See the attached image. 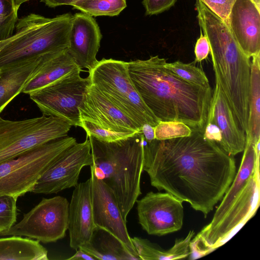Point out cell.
Segmentation results:
<instances>
[{"instance_id": "obj_29", "label": "cell", "mask_w": 260, "mask_h": 260, "mask_svg": "<svg viewBox=\"0 0 260 260\" xmlns=\"http://www.w3.org/2000/svg\"><path fill=\"white\" fill-rule=\"evenodd\" d=\"M192 129L185 123L175 121H159L154 126L155 139L166 140L190 135Z\"/></svg>"}, {"instance_id": "obj_40", "label": "cell", "mask_w": 260, "mask_h": 260, "mask_svg": "<svg viewBox=\"0 0 260 260\" xmlns=\"http://www.w3.org/2000/svg\"><path fill=\"white\" fill-rule=\"evenodd\" d=\"M3 47V44L2 42H0V50L2 49V48Z\"/></svg>"}, {"instance_id": "obj_10", "label": "cell", "mask_w": 260, "mask_h": 260, "mask_svg": "<svg viewBox=\"0 0 260 260\" xmlns=\"http://www.w3.org/2000/svg\"><path fill=\"white\" fill-rule=\"evenodd\" d=\"M69 203L61 196L43 198L24 214L22 219L1 236H19L44 243L55 242L66 236Z\"/></svg>"}, {"instance_id": "obj_12", "label": "cell", "mask_w": 260, "mask_h": 260, "mask_svg": "<svg viewBox=\"0 0 260 260\" xmlns=\"http://www.w3.org/2000/svg\"><path fill=\"white\" fill-rule=\"evenodd\" d=\"M182 202L167 192H149L136 202L139 222L149 235L163 236L178 231L183 225Z\"/></svg>"}, {"instance_id": "obj_11", "label": "cell", "mask_w": 260, "mask_h": 260, "mask_svg": "<svg viewBox=\"0 0 260 260\" xmlns=\"http://www.w3.org/2000/svg\"><path fill=\"white\" fill-rule=\"evenodd\" d=\"M93 164L90 141L85 140L70 146L39 178L30 192L37 194L57 193L75 187L81 170Z\"/></svg>"}, {"instance_id": "obj_27", "label": "cell", "mask_w": 260, "mask_h": 260, "mask_svg": "<svg viewBox=\"0 0 260 260\" xmlns=\"http://www.w3.org/2000/svg\"><path fill=\"white\" fill-rule=\"evenodd\" d=\"M166 68L185 81L196 86L209 87V80L205 72L191 63H185L179 60L171 63L166 62Z\"/></svg>"}, {"instance_id": "obj_23", "label": "cell", "mask_w": 260, "mask_h": 260, "mask_svg": "<svg viewBox=\"0 0 260 260\" xmlns=\"http://www.w3.org/2000/svg\"><path fill=\"white\" fill-rule=\"evenodd\" d=\"M194 235V231H190L184 238L176 240L174 245L169 249H164L157 244L141 237L131 238V241L140 259H178L189 256L190 242Z\"/></svg>"}, {"instance_id": "obj_6", "label": "cell", "mask_w": 260, "mask_h": 260, "mask_svg": "<svg viewBox=\"0 0 260 260\" xmlns=\"http://www.w3.org/2000/svg\"><path fill=\"white\" fill-rule=\"evenodd\" d=\"M77 142L67 136L40 145L0 164V196L16 198L31 192L39 178Z\"/></svg>"}, {"instance_id": "obj_25", "label": "cell", "mask_w": 260, "mask_h": 260, "mask_svg": "<svg viewBox=\"0 0 260 260\" xmlns=\"http://www.w3.org/2000/svg\"><path fill=\"white\" fill-rule=\"evenodd\" d=\"M251 57L246 138L255 143L260 139V54Z\"/></svg>"}, {"instance_id": "obj_31", "label": "cell", "mask_w": 260, "mask_h": 260, "mask_svg": "<svg viewBox=\"0 0 260 260\" xmlns=\"http://www.w3.org/2000/svg\"><path fill=\"white\" fill-rule=\"evenodd\" d=\"M80 127L86 133L96 139L105 142H113L132 136L136 133H118L102 128L95 124L85 120H80Z\"/></svg>"}, {"instance_id": "obj_17", "label": "cell", "mask_w": 260, "mask_h": 260, "mask_svg": "<svg viewBox=\"0 0 260 260\" xmlns=\"http://www.w3.org/2000/svg\"><path fill=\"white\" fill-rule=\"evenodd\" d=\"M95 227L89 178L75 187L69 203L68 230L70 247L76 250L88 243Z\"/></svg>"}, {"instance_id": "obj_14", "label": "cell", "mask_w": 260, "mask_h": 260, "mask_svg": "<svg viewBox=\"0 0 260 260\" xmlns=\"http://www.w3.org/2000/svg\"><path fill=\"white\" fill-rule=\"evenodd\" d=\"M80 120L118 133L142 132L137 125L94 85L90 84L79 108Z\"/></svg>"}, {"instance_id": "obj_3", "label": "cell", "mask_w": 260, "mask_h": 260, "mask_svg": "<svg viewBox=\"0 0 260 260\" xmlns=\"http://www.w3.org/2000/svg\"><path fill=\"white\" fill-rule=\"evenodd\" d=\"M201 29L208 41L215 81L239 127L246 134L248 118L250 58L241 50L229 27L201 0L195 4Z\"/></svg>"}, {"instance_id": "obj_1", "label": "cell", "mask_w": 260, "mask_h": 260, "mask_svg": "<svg viewBox=\"0 0 260 260\" xmlns=\"http://www.w3.org/2000/svg\"><path fill=\"white\" fill-rule=\"evenodd\" d=\"M143 171L152 186L164 190L206 217L236 174L233 156L192 129L188 136L144 142Z\"/></svg>"}, {"instance_id": "obj_38", "label": "cell", "mask_w": 260, "mask_h": 260, "mask_svg": "<svg viewBox=\"0 0 260 260\" xmlns=\"http://www.w3.org/2000/svg\"><path fill=\"white\" fill-rule=\"evenodd\" d=\"M76 252L69 258L68 260H95L92 256L80 248L76 250Z\"/></svg>"}, {"instance_id": "obj_4", "label": "cell", "mask_w": 260, "mask_h": 260, "mask_svg": "<svg viewBox=\"0 0 260 260\" xmlns=\"http://www.w3.org/2000/svg\"><path fill=\"white\" fill-rule=\"evenodd\" d=\"M91 146L95 176L113 192L121 214H128L141 194L140 182L143 171L144 137L142 132L113 142L101 141L86 135Z\"/></svg>"}, {"instance_id": "obj_33", "label": "cell", "mask_w": 260, "mask_h": 260, "mask_svg": "<svg viewBox=\"0 0 260 260\" xmlns=\"http://www.w3.org/2000/svg\"><path fill=\"white\" fill-rule=\"evenodd\" d=\"M177 0H143L146 15H157L173 7Z\"/></svg>"}, {"instance_id": "obj_28", "label": "cell", "mask_w": 260, "mask_h": 260, "mask_svg": "<svg viewBox=\"0 0 260 260\" xmlns=\"http://www.w3.org/2000/svg\"><path fill=\"white\" fill-rule=\"evenodd\" d=\"M19 8L15 0H0V41L14 34Z\"/></svg>"}, {"instance_id": "obj_9", "label": "cell", "mask_w": 260, "mask_h": 260, "mask_svg": "<svg viewBox=\"0 0 260 260\" xmlns=\"http://www.w3.org/2000/svg\"><path fill=\"white\" fill-rule=\"evenodd\" d=\"M81 72H72L28 94L43 115L58 117L72 126H80L79 108L90 84L88 77L80 76Z\"/></svg>"}, {"instance_id": "obj_30", "label": "cell", "mask_w": 260, "mask_h": 260, "mask_svg": "<svg viewBox=\"0 0 260 260\" xmlns=\"http://www.w3.org/2000/svg\"><path fill=\"white\" fill-rule=\"evenodd\" d=\"M17 199L10 196H0V236L9 230L16 222Z\"/></svg>"}, {"instance_id": "obj_13", "label": "cell", "mask_w": 260, "mask_h": 260, "mask_svg": "<svg viewBox=\"0 0 260 260\" xmlns=\"http://www.w3.org/2000/svg\"><path fill=\"white\" fill-rule=\"evenodd\" d=\"M90 168L91 194L94 224L109 232L127 247L131 252L139 258L131 241L125 220L117 200L111 189L95 175Z\"/></svg>"}, {"instance_id": "obj_8", "label": "cell", "mask_w": 260, "mask_h": 260, "mask_svg": "<svg viewBox=\"0 0 260 260\" xmlns=\"http://www.w3.org/2000/svg\"><path fill=\"white\" fill-rule=\"evenodd\" d=\"M72 126L60 118L44 115L20 120L0 117V164L35 147L68 136Z\"/></svg>"}, {"instance_id": "obj_32", "label": "cell", "mask_w": 260, "mask_h": 260, "mask_svg": "<svg viewBox=\"0 0 260 260\" xmlns=\"http://www.w3.org/2000/svg\"><path fill=\"white\" fill-rule=\"evenodd\" d=\"M228 25L229 16L236 0H201Z\"/></svg>"}, {"instance_id": "obj_19", "label": "cell", "mask_w": 260, "mask_h": 260, "mask_svg": "<svg viewBox=\"0 0 260 260\" xmlns=\"http://www.w3.org/2000/svg\"><path fill=\"white\" fill-rule=\"evenodd\" d=\"M260 139L255 143L246 138V144L241 165L228 190L222 199L211 221L200 233L215 228L223 219L233 201L241 192L250 177L259 169Z\"/></svg>"}, {"instance_id": "obj_37", "label": "cell", "mask_w": 260, "mask_h": 260, "mask_svg": "<svg viewBox=\"0 0 260 260\" xmlns=\"http://www.w3.org/2000/svg\"><path fill=\"white\" fill-rule=\"evenodd\" d=\"M141 132L147 142H150L155 139L154 127L148 123L143 125Z\"/></svg>"}, {"instance_id": "obj_34", "label": "cell", "mask_w": 260, "mask_h": 260, "mask_svg": "<svg viewBox=\"0 0 260 260\" xmlns=\"http://www.w3.org/2000/svg\"><path fill=\"white\" fill-rule=\"evenodd\" d=\"M210 52L208 39L201 29L200 37L197 40L194 47L195 61L201 62L204 60L208 57Z\"/></svg>"}, {"instance_id": "obj_22", "label": "cell", "mask_w": 260, "mask_h": 260, "mask_svg": "<svg viewBox=\"0 0 260 260\" xmlns=\"http://www.w3.org/2000/svg\"><path fill=\"white\" fill-rule=\"evenodd\" d=\"M79 248L95 259L139 260L118 238L107 230L95 227L88 243Z\"/></svg>"}, {"instance_id": "obj_5", "label": "cell", "mask_w": 260, "mask_h": 260, "mask_svg": "<svg viewBox=\"0 0 260 260\" xmlns=\"http://www.w3.org/2000/svg\"><path fill=\"white\" fill-rule=\"evenodd\" d=\"M72 18L70 13L52 18L30 13L18 19L15 33L0 50V70L68 48Z\"/></svg>"}, {"instance_id": "obj_16", "label": "cell", "mask_w": 260, "mask_h": 260, "mask_svg": "<svg viewBox=\"0 0 260 260\" xmlns=\"http://www.w3.org/2000/svg\"><path fill=\"white\" fill-rule=\"evenodd\" d=\"M228 27L243 52L249 57L260 54V9L251 0H236Z\"/></svg>"}, {"instance_id": "obj_7", "label": "cell", "mask_w": 260, "mask_h": 260, "mask_svg": "<svg viewBox=\"0 0 260 260\" xmlns=\"http://www.w3.org/2000/svg\"><path fill=\"white\" fill-rule=\"evenodd\" d=\"M94 85L141 131L143 125L155 126L159 120L144 103L129 77L127 62L103 58L88 71Z\"/></svg>"}, {"instance_id": "obj_20", "label": "cell", "mask_w": 260, "mask_h": 260, "mask_svg": "<svg viewBox=\"0 0 260 260\" xmlns=\"http://www.w3.org/2000/svg\"><path fill=\"white\" fill-rule=\"evenodd\" d=\"M78 67L68 48L44 55L36 73L24 85L22 92L30 93L77 71Z\"/></svg>"}, {"instance_id": "obj_24", "label": "cell", "mask_w": 260, "mask_h": 260, "mask_svg": "<svg viewBox=\"0 0 260 260\" xmlns=\"http://www.w3.org/2000/svg\"><path fill=\"white\" fill-rule=\"evenodd\" d=\"M47 250L40 241L19 236L0 238V260H48Z\"/></svg>"}, {"instance_id": "obj_36", "label": "cell", "mask_w": 260, "mask_h": 260, "mask_svg": "<svg viewBox=\"0 0 260 260\" xmlns=\"http://www.w3.org/2000/svg\"><path fill=\"white\" fill-rule=\"evenodd\" d=\"M80 0H40V1L50 8H55L62 5L72 6L76 2Z\"/></svg>"}, {"instance_id": "obj_26", "label": "cell", "mask_w": 260, "mask_h": 260, "mask_svg": "<svg viewBox=\"0 0 260 260\" xmlns=\"http://www.w3.org/2000/svg\"><path fill=\"white\" fill-rule=\"evenodd\" d=\"M72 6L92 16L118 15L126 7V0H80Z\"/></svg>"}, {"instance_id": "obj_35", "label": "cell", "mask_w": 260, "mask_h": 260, "mask_svg": "<svg viewBox=\"0 0 260 260\" xmlns=\"http://www.w3.org/2000/svg\"><path fill=\"white\" fill-rule=\"evenodd\" d=\"M204 137L216 143L218 145L222 140L221 133L218 127L212 122H207L203 132Z\"/></svg>"}, {"instance_id": "obj_39", "label": "cell", "mask_w": 260, "mask_h": 260, "mask_svg": "<svg viewBox=\"0 0 260 260\" xmlns=\"http://www.w3.org/2000/svg\"><path fill=\"white\" fill-rule=\"evenodd\" d=\"M254 5L257 7L258 9H260V0H251Z\"/></svg>"}, {"instance_id": "obj_21", "label": "cell", "mask_w": 260, "mask_h": 260, "mask_svg": "<svg viewBox=\"0 0 260 260\" xmlns=\"http://www.w3.org/2000/svg\"><path fill=\"white\" fill-rule=\"evenodd\" d=\"M44 55L21 61L1 70L0 113L22 92L24 85L39 68Z\"/></svg>"}, {"instance_id": "obj_2", "label": "cell", "mask_w": 260, "mask_h": 260, "mask_svg": "<svg viewBox=\"0 0 260 260\" xmlns=\"http://www.w3.org/2000/svg\"><path fill=\"white\" fill-rule=\"evenodd\" d=\"M166 60L156 55L127 62L134 86L159 121L181 122L203 133L212 95L211 88L185 81L165 67Z\"/></svg>"}, {"instance_id": "obj_15", "label": "cell", "mask_w": 260, "mask_h": 260, "mask_svg": "<svg viewBox=\"0 0 260 260\" xmlns=\"http://www.w3.org/2000/svg\"><path fill=\"white\" fill-rule=\"evenodd\" d=\"M102 37L92 16L85 13L72 15L68 50L81 70L86 68L89 71L98 63L96 56Z\"/></svg>"}, {"instance_id": "obj_18", "label": "cell", "mask_w": 260, "mask_h": 260, "mask_svg": "<svg viewBox=\"0 0 260 260\" xmlns=\"http://www.w3.org/2000/svg\"><path fill=\"white\" fill-rule=\"evenodd\" d=\"M207 122L215 124L220 130L222 140L219 146L228 154L234 156L243 151L246 144V134L237 124L216 81L212 91Z\"/></svg>"}, {"instance_id": "obj_41", "label": "cell", "mask_w": 260, "mask_h": 260, "mask_svg": "<svg viewBox=\"0 0 260 260\" xmlns=\"http://www.w3.org/2000/svg\"><path fill=\"white\" fill-rule=\"evenodd\" d=\"M1 70H0V76H1Z\"/></svg>"}]
</instances>
